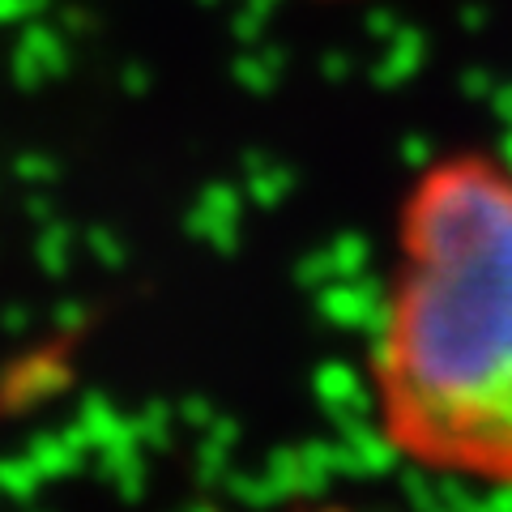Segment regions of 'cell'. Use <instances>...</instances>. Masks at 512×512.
<instances>
[{
	"label": "cell",
	"mask_w": 512,
	"mask_h": 512,
	"mask_svg": "<svg viewBox=\"0 0 512 512\" xmlns=\"http://www.w3.org/2000/svg\"><path fill=\"white\" fill-rule=\"evenodd\" d=\"M380 448L436 483L512 491V158L448 150L410 175L367 338Z\"/></svg>",
	"instance_id": "6da1fadb"
}]
</instances>
